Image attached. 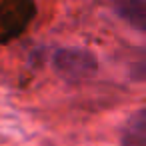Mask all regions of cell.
Instances as JSON below:
<instances>
[{
    "instance_id": "obj_1",
    "label": "cell",
    "mask_w": 146,
    "mask_h": 146,
    "mask_svg": "<svg viewBox=\"0 0 146 146\" xmlns=\"http://www.w3.org/2000/svg\"><path fill=\"white\" fill-rule=\"evenodd\" d=\"M34 16V0H0V44H8L22 36Z\"/></svg>"
},
{
    "instance_id": "obj_4",
    "label": "cell",
    "mask_w": 146,
    "mask_h": 146,
    "mask_svg": "<svg viewBox=\"0 0 146 146\" xmlns=\"http://www.w3.org/2000/svg\"><path fill=\"white\" fill-rule=\"evenodd\" d=\"M120 14L136 28H144V2L142 0H128L126 4L120 6Z\"/></svg>"
},
{
    "instance_id": "obj_2",
    "label": "cell",
    "mask_w": 146,
    "mask_h": 146,
    "mask_svg": "<svg viewBox=\"0 0 146 146\" xmlns=\"http://www.w3.org/2000/svg\"><path fill=\"white\" fill-rule=\"evenodd\" d=\"M54 70L68 82H80L96 72V58L82 48H62L54 54Z\"/></svg>"
},
{
    "instance_id": "obj_3",
    "label": "cell",
    "mask_w": 146,
    "mask_h": 146,
    "mask_svg": "<svg viewBox=\"0 0 146 146\" xmlns=\"http://www.w3.org/2000/svg\"><path fill=\"white\" fill-rule=\"evenodd\" d=\"M122 146H144V114L142 112H138L136 118L130 122L124 134Z\"/></svg>"
}]
</instances>
